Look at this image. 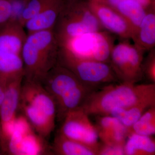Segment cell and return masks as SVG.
<instances>
[{
  "mask_svg": "<svg viewBox=\"0 0 155 155\" xmlns=\"http://www.w3.org/2000/svg\"><path fill=\"white\" fill-rule=\"evenodd\" d=\"M4 151H3L1 145V142H0V155L4 154Z\"/></svg>",
  "mask_w": 155,
  "mask_h": 155,
  "instance_id": "27",
  "label": "cell"
},
{
  "mask_svg": "<svg viewBox=\"0 0 155 155\" xmlns=\"http://www.w3.org/2000/svg\"><path fill=\"white\" fill-rule=\"evenodd\" d=\"M59 50L53 29L27 34L21 54L23 79L40 82L58 63Z\"/></svg>",
  "mask_w": 155,
  "mask_h": 155,
  "instance_id": "3",
  "label": "cell"
},
{
  "mask_svg": "<svg viewBox=\"0 0 155 155\" xmlns=\"http://www.w3.org/2000/svg\"><path fill=\"white\" fill-rule=\"evenodd\" d=\"M97 127L99 139L110 145L125 146L127 136V127L111 116L98 117Z\"/></svg>",
  "mask_w": 155,
  "mask_h": 155,
  "instance_id": "11",
  "label": "cell"
},
{
  "mask_svg": "<svg viewBox=\"0 0 155 155\" xmlns=\"http://www.w3.org/2000/svg\"><path fill=\"white\" fill-rule=\"evenodd\" d=\"M1 134H2V129H1V123H0V139H1Z\"/></svg>",
  "mask_w": 155,
  "mask_h": 155,
  "instance_id": "29",
  "label": "cell"
},
{
  "mask_svg": "<svg viewBox=\"0 0 155 155\" xmlns=\"http://www.w3.org/2000/svg\"><path fill=\"white\" fill-rule=\"evenodd\" d=\"M19 109L38 135L50 136L55 127L56 105L39 82L23 79Z\"/></svg>",
  "mask_w": 155,
  "mask_h": 155,
  "instance_id": "4",
  "label": "cell"
},
{
  "mask_svg": "<svg viewBox=\"0 0 155 155\" xmlns=\"http://www.w3.org/2000/svg\"><path fill=\"white\" fill-rule=\"evenodd\" d=\"M131 39L134 44L145 52L154 48L155 46V5L147 10L146 14L134 31Z\"/></svg>",
  "mask_w": 155,
  "mask_h": 155,
  "instance_id": "15",
  "label": "cell"
},
{
  "mask_svg": "<svg viewBox=\"0 0 155 155\" xmlns=\"http://www.w3.org/2000/svg\"><path fill=\"white\" fill-rule=\"evenodd\" d=\"M127 130V135L131 133L148 136L155 134V106L149 108Z\"/></svg>",
  "mask_w": 155,
  "mask_h": 155,
  "instance_id": "20",
  "label": "cell"
},
{
  "mask_svg": "<svg viewBox=\"0 0 155 155\" xmlns=\"http://www.w3.org/2000/svg\"><path fill=\"white\" fill-rule=\"evenodd\" d=\"M51 150L58 155H97L93 150L59 132L55 137Z\"/></svg>",
  "mask_w": 155,
  "mask_h": 155,
  "instance_id": "18",
  "label": "cell"
},
{
  "mask_svg": "<svg viewBox=\"0 0 155 155\" xmlns=\"http://www.w3.org/2000/svg\"><path fill=\"white\" fill-rule=\"evenodd\" d=\"M155 105V84H110L93 91L81 107L89 116H109L115 108L128 109L143 104Z\"/></svg>",
  "mask_w": 155,
  "mask_h": 155,
  "instance_id": "1",
  "label": "cell"
},
{
  "mask_svg": "<svg viewBox=\"0 0 155 155\" xmlns=\"http://www.w3.org/2000/svg\"><path fill=\"white\" fill-rule=\"evenodd\" d=\"M27 33L17 20H11L0 29V50L21 55Z\"/></svg>",
  "mask_w": 155,
  "mask_h": 155,
  "instance_id": "14",
  "label": "cell"
},
{
  "mask_svg": "<svg viewBox=\"0 0 155 155\" xmlns=\"http://www.w3.org/2000/svg\"><path fill=\"white\" fill-rule=\"evenodd\" d=\"M40 83L52 97L58 122L70 111L81 107L94 91L81 83L71 71L57 63Z\"/></svg>",
  "mask_w": 155,
  "mask_h": 155,
  "instance_id": "2",
  "label": "cell"
},
{
  "mask_svg": "<svg viewBox=\"0 0 155 155\" xmlns=\"http://www.w3.org/2000/svg\"><path fill=\"white\" fill-rule=\"evenodd\" d=\"M153 106H155V105L145 104L134 106L126 110L118 108L115 111L114 116L127 129L131 127L146 111Z\"/></svg>",
  "mask_w": 155,
  "mask_h": 155,
  "instance_id": "21",
  "label": "cell"
},
{
  "mask_svg": "<svg viewBox=\"0 0 155 155\" xmlns=\"http://www.w3.org/2000/svg\"><path fill=\"white\" fill-rule=\"evenodd\" d=\"M150 51L144 65L143 64V72L151 83L155 84V50L153 48Z\"/></svg>",
  "mask_w": 155,
  "mask_h": 155,
  "instance_id": "23",
  "label": "cell"
},
{
  "mask_svg": "<svg viewBox=\"0 0 155 155\" xmlns=\"http://www.w3.org/2000/svg\"><path fill=\"white\" fill-rule=\"evenodd\" d=\"M54 0H29L18 17V22L24 26L27 20L42 11Z\"/></svg>",
  "mask_w": 155,
  "mask_h": 155,
  "instance_id": "22",
  "label": "cell"
},
{
  "mask_svg": "<svg viewBox=\"0 0 155 155\" xmlns=\"http://www.w3.org/2000/svg\"><path fill=\"white\" fill-rule=\"evenodd\" d=\"M23 79V78H18L7 83L5 97L0 107L1 126L16 118V113L19 108Z\"/></svg>",
  "mask_w": 155,
  "mask_h": 155,
  "instance_id": "16",
  "label": "cell"
},
{
  "mask_svg": "<svg viewBox=\"0 0 155 155\" xmlns=\"http://www.w3.org/2000/svg\"><path fill=\"white\" fill-rule=\"evenodd\" d=\"M144 51L127 39L114 45L110 64L118 80L122 82L137 83L143 77Z\"/></svg>",
  "mask_w": 155,
  "mask_h": 155,
  "instance_id": "7",
  "label": "cell"
},
{
  "mask_svg": "<svg viewBox=\"0 0 155 155\" xmlns=\"http://www.w3.org/2000/svg\"><path fill=\"white\" fill-rule=\"evenodd\" d=\"M87 2L104 29L123 39H131L134 28L121 14L97 0H87Z\"/></svg>",
  "mask_w": 155,
  "mask_h": 155,
  "instance_id": "10",
  "label": "cell"
},
{
  "mask_svg": "<svg viewBox=\"0 0 155 155\" xmlns=\"http://www.w3.org/2000/svg\"><path fill=\"white\" fill-rule=\"evenodd\" d=\"M89 116L81 107L70 111L63 120L59 132L93 150L97 155L100 143L97 130Z\"/></svg>",
  "mask_w": 155,
  "mask_h": 155,
  "instance_id": "9",
  "label": "cell"
},
{
  "mask_svg": "<svg viewBox=\"0 0 155 155\" xmlns=\"http://www.w3.org/2000/svg\"><path fill=\"white\" fill-rule=\"evenodd\" d=\"M64 3L65 0H54L38 14L27 20L24 25L27 33L53 30Z\"/></svg>",
  "mask_w": 155,
  "mask_h": 155,
  "instance_id": "12",
  "label": "cell"
},
{
  "mask_svg": "<svg viewBox=\"0 0 155 155\" xmlns=\"http://www.w3.org/2000/svg\"><path fill=\"white\" fill-rule=\"evenodd\" d=\"M7 83L0 81V107L4 100L5 93Z\"/></svg>",
  "mask_w": 155,
  "mask_h": 155,
  "instance_id": "26",
  "label": "cell"
},
{
  "mask_svg": "<svg viewBox=\"0 0 155 155\" xmlns=\"http://www.w3.org/2000/svg\"><path fill=\"white\" fill-rule=\"evenodd\" d=\"M77 1V0H65V2H74V1Z\"/></svg>",
  "mask_w": 155,
  "mask_h": 155,
  "instance_id": "28",
  "label": "cell"
},
{
  "mask_svg": "<svg viewBox=\"0 0 155 155\" xmlns=\"http://www.w3.org/2000/svg\"><path fill=\"white\" fill-rule=\"evenodd\" d=\"M127 137L124 146L125 155L155 154V141L151 136L131 133Z\"/></svg>",
  "mask_w": 155,
  "mask_h": 155,
  "instance_id": "19",
  "label": "cell"
},
{
  "mask_svg": "<svg viewBox=\"0 0 155 155\" xmlns=\"http://www.w3.org/2000/svg\"><path fill=\"white\" fill-rule=\"evenodd\" d=\"M104 3L121 14L134 28L140 24L146 14L145 8L150 0H97Z\"/></svg>",
  "mask_w": 155,
  "mask_h": 155,
  "instance_id": "13",
  "label": "cell"
},
{
  "mask_svg": "<svg viewBox=\"0 0 155 155\" xmlns=\"http://www.w3.org/2000/svg\"><path fill=\"white\" fill-rule=\"evenodd\" d=\"M58 63L94 91L119 81L109 63L80 58L66 48L59 47Z\"/></svg>",
  "mask_w": 155,
  "mask_h": 155,
  "instance_id": "6",
  "label": "cell"
},
{
  "mask_svg": "<svg viewBox=\"0 0 155 155\" xmlns=\"http://www.w3.org/2000/svg\"><path fill=\"white\" fill-rule=\"evenodd\" d=\"M102 27L87 2H65L54 27L59 47L84 34L100 31Z\"/></svg>",
  "mask_w": 155,
  "mask_h": 155,
  "instance_id": "5",
  "label": "cell"
},
{
  "mask_svg": "<svg viewBox=\"0 0 155 155\" xmlns=\"http://www.w3.org/2000/svg\"><path fill=\"white\" fill-rule=\"evenodd\" d=\"M114 45V38L103 30L84 34L61 47L80 58L110 64Z\"/></svg>",
  "mask_w": 155,
  "mask_h": 155,
  "instance_id": "8",
  "label": "cell"
},
{
  "mask_svg": "<svg viewBox=\"0 0 155 155\" xmlns=\"http://www.w3.org/2000/svg\"><path fill=\"white\" fill-rule=\"evenodd\" d=\"M124 146L100 143L97 155H124Z\"/></svg>",
  "mask_w": 155,
  "mask_h": 155,
  "instance_id": "25",
  "label": "cell"
},
{
  "mask_svg": "<svg viewBox=\"0 0 155 155\" xmlns=\"http://www.w3.org/2000/svg\"><path fill=\"white\" fill-rule=\"evenodd\" d=\"M13 5L11 0H0V29L12 20Z\"/></svg>",
  "mask_w": 155,
  "mask_h": 155,
  "instance_id": "24",
  "label": "cell"
},
{
  "mask_svg": "<svg viewBox=\"0 0 155 155\" xmlns=\"http://www.w3.org/2000/svg\"><path fill=\"white\" fill-rule=\"evenodd\" d=\"M24 76L21 55L0 50V81L7 83Z\"/></svg>",
  "mask_w": 155,
  "mask_h": 155,
  "instance_id": "17",
  "label": "cell"
}]
</instances>
